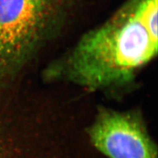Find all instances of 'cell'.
Segmentation results:
<instances>
[{
  "label": "cell",
  "mask_w": 158,
  "mask_h": 158,
  "mask_svg": "<svg viewBox=\"0 0 158 158\" xmlns=\"http://www.w3.org/2000/svg\"><path fill=\"white\" fill-rule=\"evenodd\" d=\"M157 31L144 21L141 0H127L113 15L84 33L43 71L48 81L115 93L134 84L157 55Z\"/></svg>",
  "instance_id": "6da1fadb"
},
{
  "label": "cell",
  "mask_w": 158,
  "mask_h": 158,
  "mask_svg": "<svg viewBox=\"0 0 158 158\" xmlns=\"http://www.w3.org/2000/svg\"><path fill=\"white\" fill-rule=\"evenodd\" d=\"M68 6L0 0V87L13 82L56 35Z\"/></svg>",
  "instance_id": "7a4b0ae2"
},
{
  "label": "cell",
  "mask_w": 158,
  "mask_h": 158,
  "mask_svg": "<svg viewBox=\"0 0 158 158\" xmlns=\"http://www.w3.org/2000/svg\"><path fill=\"white\" fill-rule=\"evenodd\" d=\"M93 147L108 158H157V147L141 113L100 106L87 129Z\"/></svg>",
  "instance_id": "3957f363"
},
{
  "label": "cell",
  "mask_w": 158,
  "mask_h": 158,
  "mask_svg": "<svg viewBox=\"0 0 158 158\" xmlns=\"http://www.w3.org/2000/svg\"><path fill=\"white\" fill-rule=\"evenodd\" d=\"M39 1L44 2L51 4H57V5H69L71 0H39Z\"/></svg>",
  "instance_id": "277c9868"
},
{
  "label": "cell",
  "mask_w": 158,
  "mask_h": 158,
  "mask_svg": "<svg viewBox=\"0 0 158 158\" xmlns=\"http://www.w3.org/2000/svg\"><path fill=\"white\" fill-rule=\"evenodd\" d=\"M0 158H3V147L1 138H0Z\"/></svg>",
  "instance_id": "5b68a950"
}]
</instances>
